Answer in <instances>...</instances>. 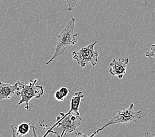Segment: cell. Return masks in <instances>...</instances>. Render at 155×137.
Wrapping results in <instances>:
<instances>
[{"label":"cell","mask_w":155,"mask_h":137,"mask_svg":"<svg viewBox=\"0 0 155 137\" xmlns=\"http://www.w3.org/2000/svg\"><path fill=\"white\" fill-rule=\"evenodd\" d=\"M75 23L76 19L72 17L64 29L58 35L54 54L46 64L48 65L52 62H58L59 56L64 54L67 50L78 43V34L74 33Z\"/></svg>","instance_id":"1"},{"label":"cell","mask_w":155,"mask_h":137,"mask_svg":"<svg viewBox=\"0 0 155 137\" xmlns=\"http://www.w3.org/2000/svg\"><path fill=\"white\" fill-rule=\"evenodd\" d=\"M82 119L80 117V114L79 111H68L67 113H60L59 115L56 117V121L55 123L51 126L47 132L44 135V137L47 136L50 133L56 132L52 131V129L55 127H59L60 126H62V132L60 136H66L67 134H70L72 132H76V129L82 125Z\"/></svg>","instance_id":"2"},{"label":"cell","mask_w":155,"mask_h":137,"mask_svg":"<svg viewBox=\"0 0 155 137\" xmlns=\"http://www.w3.org/2000/svg\"><path fill=\"white\" fill-rule=\"evenodd\" d=\"M134 107H135V104H131L128 108H124L118 111L117 114L111 117L103 126L97 129L96 132L91 135L90 136H94L111 125L116 124H128L141 119L144 117L143 111L141 110L135 111L134 110Z\"/></svg>","instance_id":"3"},{"label":"cell","mask_w":155,"mask_h":137,"mask_svg":"<svg viewBox=\"0 0 155 137\" xmlns=\"http://www.w3.org/2000/svg\"><path fill=\"white\" fill-rule=\"evenodd\" d=\"M97 41L89 44L86 47H83L78 51L72 52V58L78 63L81 67H84L87 64L90 63L91 65H97L99 58V53L95 50V45Z\"/></svg>","instance_id":"4"},{"label":"cell","mask_w":155,"mask_h":137,"mask_svg":"<svg viewBox=\"0 0 155 137\" xmlns=\"http://www.w3.org/2000/svg\"><path fill=\"white\" fill-rule=\"evenodd\" d=\"M38 80L36 79L34 80H30V83L28 84H23L22 89L21 90L19 96L21 100L17 104V107L21 105L23 103H25V108L27 110H29V101L33 98H40L45 93V90L43 86L37 85Z\"/></svg>","instance_id":"5"},{"label":"cell","mask_w":155,"mask_h":137,"mask_svg":"<svg viewBox=\"0 0 155 137\" xmlns=\"http://www.w3.org/2000/svg\"><path fill=\"white\" fill-rule=\"evenodd\" d=\"M23 83L18 80L15 84H12L0 82V101L10 99L14 95L19 96Z\"/></svg>","instance_id":"6"},{"label":"cell","mask_w":155,"mask_h":137,"mask_svg":"<svg viewBox=\"0 0 155 137\" xmlns=\"http://www.w3.org/2000/svg\"><path fill=\"white\" fill-rule=\"evenodd\" d=\"M129 62V58H121L117 60L114 59L110 63V69H109V73L111 75L116 76L119 79H122L125 75L127 71V66Z\"/></svg>","instance_id":"7"},{"label":"cell","mask_w":155,"mask_h":137,"mask_svg":"<svg viewBox=\"0 0 155 137\" xmlns=\"http://www.w3.org/2000/svg\"><path fill=\"white\" fill-rule=\"evenodd\" d=\"M31 123H32V121L29 123L23 122L19 125L15 126V127L12 126V129L13 130V136H25L27 135L33 127V126H31Z\"/></svg>","instance_id":"8"},{"label":"cell","mask_w":155,"mask_h":137,"mask_svg":"<svg viewBox=\"0 0 155 137\" xmlns=\"http://www.w3.org/2000/svg\"><path fill=\"white\" fill-rule=\"evenodd\" d=\"M84 97V94L82 91H79L74 94V96L70 99V111H79L81 100Z\"/></svg>","instance_id":"9"},{"label":"cell","mask_w":155,"mask_h":137,"mask_svg":"<svg viewBox=\"0 0 155 137\" xmlns=\"http://www.w3.org/2000/svg\"><path fill=\"white\" fill-rule=\"evenodd\" d=\"M79 1L80 0H65V2L68 3V11H72Z\"/></svg>","instance_id":"10"},{"label":"cell","mask_w":155,"mask_h":137,"mask_svg":"<svg viewBox=\"0 0 155 137\" xmlns=\"http://www.w3.org/2000/svg\"><path fill=\"white\" fill-rule=\"evenodd\" d=\"M145 56L149 58H154L155 59V44H153L150 48V50L146 52Z\"/></svg>","instance_id":"11"},{"label":"cell","mask_w":155,"mask_h":137,"mask_svg":"<svg viewBox=\"0 0 155 137\" xmlns=\"http://www.w3.org/2000/svg\"><path fill=\"white\" fill-rule=\"evenodd\" d=\"M54 98H55L56 100L60 101L64 100V99H65V97L63 96V95L62 94V93L61 92H60L59 90L56 91L55 93H54Z\"/></svg>","instance_id":"12"},{"label":"cell","mask_w":155,"mask_h":137,"mask_svg":"<svg viewBox=\"0 0 155 137\" xmlns=\"http://www.w3.org/2000/svg\"><path fill=\"white\" fill-rule=\"evenodd\" d=\"M60 90V92L62 93V94L64 96L65 98L68 96V94H69V90L68 88H66L65 86H62L61 87V89H58Z\"/></svg>","instance_id":"13"},{"label":"cell","mask_w":155,"mask_h":137,"mask_svg":"<svg viewBox=\"0 0 155 137\" xmlns=\"http://www.w3.org/2000/svg\"><path fill=\"white\" fill-rule=\"evenodd\" d=\"M76 133V136H88L86 134H84V133L81 132H78V131H76L75 132Z\"/></svg>","instance_id":"14"},{"label":"cell","mask_w":155,"mask_h":137,"mask_svg":"<svg viewBox=\"0 0 155 137\" xmlns=\"http://www.w3.org/2000/svg\"><path fill=\"white\" fill-rule=\"evenodd\" d=\"M144 136H155V134L154 133H150V132H145V134H144Z\"/></svg>","instance_id":"15"},{"label":"cell","mask_w":155,"mask_h":137,"mask_svg":"<svg viewBox=\"0 0 155 137\" xmlns=\"http://www.w3.org/2000/svg\"><path fill=\"white\" fill-rule=\"evenodd\" d=\"M144 5H147L148 4L147 0H144Z\"/></svg>","instance_id":"16"}]
</instances>
